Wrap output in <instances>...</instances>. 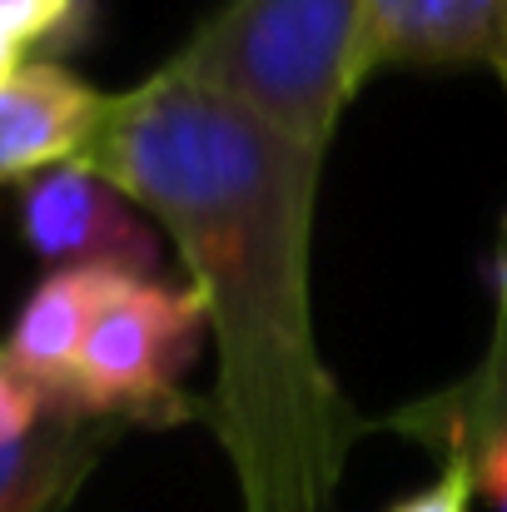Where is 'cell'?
I'll return each mask as SVG.
<instances>
[{"label":"cell","instance_id":"obj_3","mask_svg":"<svg viewBox=\"0 0 507 512\" xmlns=\"http://www.w3.org/2000/svg\"><path fill=\"white\" fill-rule=\"evenodd\" d=\"M209 334L204 294L125 279L95 314L85 348L75 358L65 413L110 418L125 428H174L204 413L184 393V368L194 363L199 339Z\"/></svg>","mask_w":507,"mask_h":512},{"label":"cell","instance_id":"obj_10","mask_svg":"<svg viewBox=\"0 0 507 512\" xmlns=\"http://www.w3.org/2000/svg\"><path fill=\"white\" fill-rule=\"evenodd\" d=\"M45 413H55V408L15 373V363H10L5 348H0V448L30 438V433L45 423Z\"/></svg>","mask_w":507,"mask_h":512},{"label":"cell","instance_id":"obj_14","mask_svg":"<svg viewBox=\"0 0 507 512\" xmlns=\"http://www.w3.org/2000/svg\"><path fill=\"white\" fill-rule=\"evenodd\" d=\"M493 289L507 299V219H503V244H498V264H493Z\"/></svg>","mask_w":507,"mask_h":512},{"label":"cell","instance_id":"obj_7","mask_svg":"<svg viewBox=\"0 0 507 512\" xmlns=\"http://www.w3.org/2000/svg\"><path fill=\"white\" fill-rule=\"evenodd\" d=\"M125 279L130 274L115 269H50L20 304L5 334V358L50 408H65V388L85 348V334Z\"/></svg>","mask_w":507,"mask_h":512},{"label":"cell","instance_id":"obj_11","mask_svg":"<svg viewBox=\"0 0 507 512\" xmlns=\"http://www.w3.org/2000/svg\"><path fill=\"white\" fill-rule=\"evenodd\" d=\"M473 493H478L473 458L468 453H453V458H443V473L428 488H418L413 498H403L398 508H388V512H468L473 508Z\"/></svg>","mask_w":507,"mask_h":512},{"label":"cell","instance_id":"obj_1","mask_svg":"<svg viewBox=\"0 0 507 512\" xmlns=\"http://www.w3.org/2000/svg\"><path fill=\"white\" fill-rule=\"evenodd\" d=\"M179 249L219 353L204 418L244 512H334L373 428L324 363L314 329V204L324 150L229 95L155 70L105 100L80 150Z\"/></svg>","mask_w":507,"mask_h":512},{"label":"cell","instance_id":"obj_2","mask_svg":"<svg viewBox=\"0 0 507 512\" xmlns=\"http://www.w3.org/2000/svg\"><path fill=\"white\" fill-rule=\"evenodd\" d=\"M368 0H224L165 70L329 155Z\"/></svg>","mask_w":507,"mask_h":512},{"label":"cell","instance_id":"obj_13","mask_svg":"<svg viewBox=\"0 0 507 512\" xmlns=\"http://www.w3.org/2000/svg\"><path fill=\"white\" fill-rule=\"evenodd\" d=\"M20 65H25V50H20V45H10V40H0V85H5Z\"/></svg>","mask_w":507,"mask_h":512},{"label":"cell","instance_id":"obj_6","mask_svg":"<svg viewBox=\"0 0 507 512\" xmlns=\"http://www.w3.org/2000/svg\"><path fill=\"white\" fill-rule=\"evenodd\" d=\"M105 100L55 60H25L0 85V184H25L45 170L75 165L90 145Z\"/></svg>","mask_w":507,"mask_h":512},{"label":"cell","instance_id":"obj_5","mask_svg":"<svg viewBox=\"0 0 507 512\" xmlns=\"http://www.w3.org/2000/svg\"><path fill=\"white\" fill-rule=\"evenodd\" d=\"M488 70L507 95V0H368L348 100L378 70Z\"/></svg>","mask_w":507,"mask_h":512},{"label":"cell","instance_id":"obj_4","mask_svg":"<svg viewBox=\"0 0 507 512\" xmlns=\"http://www.w3.org/2000/svg\"><path fill=\"white\" fill-rule=\"evenodd\" d=\"M135 209L140 204L85 165H60L20 184V234L50 269H115L155 279L160 234Z\"/></svg>","mask_w":507,"mask_h":512},{"label":"cell","instance_id":"obj_8","mask_svg":"<svg viewBox=\"0 0 507 512\" xmlns=\"http://www.w3.org/2000/svg\"><path fill=\"white\" fill-rule=\"evenodd\" d=\"M125 423L85 413H45V423L0 448V512H65L100 458L120 443Z\"/></svg>","mask_w":507,"mask_h":512},{"label":"cell","instance_id":"obj_9","mask_svg":"<svg viewBox=\"0 0 507 512\" xmlns=\"http://www.w3.org/2000/svg\"><path fill=\"white\" fill-rule=\"evenodd\" d=\"M90 0H0V40L30 50L50 40H70L85 20Z\"/></svg>","mask_w":507,"mask_h":512},{"label":"cell","instance_id":"obj_12","mask_svg":"<svg viewBox=\"0 0 507 512\" xmlns=\"http://www.w3.org/2000/svg\"><path fill=\"white\" fill-rule=\"evenodd\" d=\"M468 458H473L478 493L493 503V512H507V428H498L493 438H483Z\"/></svg>","mask_w":507,"mask_h":512}]
</instances>
